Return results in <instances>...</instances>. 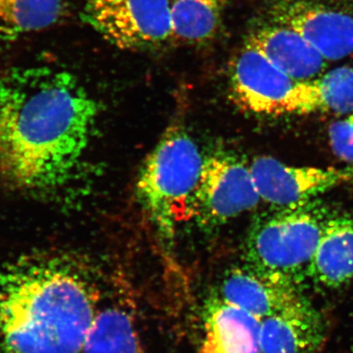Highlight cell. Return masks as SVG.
Returning <instances> with one entry per match:
<instances>
[{
	"label": "cell",
	"mask_w": 353,
	"mask_h": 353,
	"mask_svg": "<svg viewBox=\"0 0 353 353\" xmlns=\"http://www.w3.org/2000/svg\"><path fill=\"white\" fill-rule=\"evenodd\" d=\"M81 18L120 50L153 51L174 43L170 0H85Z\"/></svg>",
	"instance_id": "cell-5"
},
{
	"label": "cell",
	"mask_w": 353,
	"mask_h": 353,
	"mask_svg": "<svg viewBox=\"0 0 353 353\" xmlns=\"http://www.w3.org/2000/svg\"><path fill=\"white\" fill-rule=\"evenodd\" d=\"M301 113L353 111V67L341 66L314 80L301 82Z\"/></svg>",
	"instance_id": "cell-17"
},
{
	"label": "cell",
	"mask_w": 353,
	"mask_h": 353,
	"mask_svg": "<svg viewBox=\"0 0 353 353\" xmlns=\"http://www.w3.org/2000/svg\"><path fill=\"white\" fill-rule=\"evenodd\" d=\"M82 353H141L134 318L121 306L99 310Z\"/></svg>",
	"instance_id": "cell-16"
},
{
	"label": "cell",
	"mask_w": 353,
	"mask_h": 353,
	"mask_svg": "<svg viewBox=\"0 0 353 353\" xmlns=\"http://www.w3.org/2000/svg\"><path fill=\"white\" fill-rule=\"evenodd\" d=\"M332 214L328 205L316 199L259 215L246 241V266L265 278L299 288L307 279Z\"/></svg>",
	"instance_id": "cell-3"
},
{
	"label": "cell",
	"mask_w": 353,
	"mask_h": 353,
	"mask_svg": "<svg viewBox=\"0 0 353 353\" xmlns=\"http://www.w3.org/2000/svg\"><path fill=\"white\" fill-rule=\"evenodd\" d=\"M269 60L296 82L318 78L327 60L301 34L285 26L264 21L248 34Z\"/></svg>",
	"instance_id": "cell-11"
},
{
	"label": "cell",
	"mask_w": 353,
	"mask_h": 353,
	"mask_svg": "<svg viewBox=\"0 0 353 353\" xmlns=\"http://www.w3.org/2000/svg\"><path fill=\"white\" fill-rule=\"evenodd\" d=\"M307 279L315 284L340 289L353 281V211L333 214L327 221Z\"/></svg>",
	"instance_id": "cell-13"
},
{
	"label": "cell",
	"mask_w": 353,
	"mask_h": 353,
	"mask_svg": "<svg viewBox=\"0 0 353 353\" xmlns=\"http://www.w3.org/2000/svg\"><path fill=\"white\" fill-rule=\"evenodd\" d=\"M199 148L181 126H172L146 158L137 190L162 240L171 243L192 218V199L203 164Z\"/></svg>",
	"instance_id": "cell-4"
},
{
	"label": "cell",
	"mask_w": 353,
	"mask_h": 353,
	"mask_svg": "<svg viewBox=\"0 0 353 353\" xmlns=\"http://www.w3.org/2000/svg\"><path fill=\"white\" fill-rule=\"evenodd\" d=\"M229 85L234 102L250 112L299 114V82L272 63L248 39L230 62Z\"/></svg>",
	"instance_id": "cell-7"
},
{
	"label": "cell",
	"mask_w": 353,
	"mask_h": 353,
	"mask_svg": "<svg viewBox=\"0 0 353 353\" xmlns=\"http://www.w3.org/2000/svg\"><path fill=\"white\" fill-rule=\"evenodd\" d=\"M65 0H0V34L16 37L43 31L66 13Z\"/></svg>",
	"instance_id": "cell-18"
},
{
	"label": "cell",
	"mask_w": 353,
	"mask_h": 353,
	"mask_svg": "<svg viewBox=\"0 0 353 353\" xmlns=\"http://www.w3.org/2000/svg\"><path fill=\"white\" fill-rule=\"evenodd\" d=\"M97 305L88 274L64 255L0 265V353H82Z\"/></svg>",
	"instance_id": "cell-2"
},
{
	"label": "cell",
	"mask_w": 353,
	"mask_h": 353,
	"mask_svg": "<svg viewBox=\"0 0 353 353\" xmlns=\"http://www.w3.org/2000/svg\"><path fill=\"white\" fill-rule=\"evenodd\" d=\"M301 34L327 61L353 54V15L318 0H276L267 20Z\"/></svg>",
	"instance_id": "cell-8"
},
{
	"label": "cell",
	"mask_w": 353,
	"mask_h": 353,
	"mask_svg": "<svg viewBox=\"0 0 353 353\" xmlns=\"http://www.w3.org/2000/svg\"><path fill=\"white\" fill-rule=\"evenodd\" d=\"M261 321L219 296L211 297L204 308L201 353H261Z\"/></svg>",
	"instance_id": "cell-12"
},
{
	"label": "cell",
	"mask_w": 353,
	"mask_h": 353,
	"mask_svg": "<svg viewBox=\"0 0 353 353\" xmlns=\"http://www.w3.org/2000/svg\"><path fill=\"white\" fill-rule=\"evenodd\" d=\"M350 119H352L353 121V114H352V115H350Z\"/></svg>",
	"instance_id": "cell-20"
},
{
	"label": "cell",
	"mask_w": 353,
	"mask_h": 353,
	"mask_svg": "<svg viewBox=\"0 0 353 353\" xmlns=\"http://www.w3.org/2000/svg\"><path fill=\"white\" fill-rule=\"evenodd\" d=\"M260 201L250 166L236 155L218 152L204 158L190 215L204 226H219Z\"/></svg>",
	"instance_id": "cell-6"
},
{
	"label": "cell",
	"mask_w": 353,
	"mask_h": 353,
	"mask_svg": "<svg viewBox=\"0 0 353 353\" xmlns=\"http://www.w3.org/2000/svg\"><path fill=\"white\" fill-rule=\"evenodd\" d=\"M231 0H170L174 43L199 46L212 41Z\"/></svg>",
	"instance_id": "cell-15"
},
{
	"label": "cell",
	"mask_w": 353,
	"mask_h": 353,
	"mask_svg": "<svg viewBox=\"0 0 353 353\" xmlns=\"http://www.w3.org/2000/svg\"><path fill=\"white\" fill-rule=\"evenodd\" d=\"M301 296L296 285L275 282L248 266L228 272L220 287V297L224 301L260 319L283 310Z\"/></svg>",
	"instance_id": "cell-14"
},
{
	"label": "cell",
	"mask_w": 353,
	"mask_h": 353,
	"mask_svg": "<svg viewBox=\"0 0 353 353\" xmlns=\"http://www.w3.org/2000/svg\"><path fill=\"white\" fill-rule=\"evenodd\" d=\"M250 168L260 199L277 208L313 201L353 178V169L288 166L270 157L254 158Z\"/></svg>",
	"instance_id": "cell-9"
},
{
	"label": "cell",
	"mask_w": 353,
	"mask_h": 353,
	"mask_svg": "<svg viewBox=\"0 0 353 353\" xmlns=\"http://www.w3.org/2000/svg\"><path fill=\"white\" fill-rule=\"evenodd\" d=\"M330 143L336 155L347 162H353V121L334 123L329 130Z\"/></svg>",
	"instance_id": "cell-19"
},
{
	"label": "cell",
	"mask_w": 353,
	"mask_h": 353,
	"mask_svg": "<svg viewBox=\"0 0 353 353\" xmlns=\"http://www.w3.org/2000/svg\"><path fill=\"white\" fill-rule=\"evenodd\" d=\"M99 105L73 74L19 66L0 75V176L16 189H52L87 150Z\"/></svg>",
	"instance_id": "cell-1"
},
{
	"label": "cell",
	"mask_w": 353,
	"mask_h": 353,
	"mask_svg": "<svg viewBox=\"0 0 353 353\" xmlns=\"http://www.w3.org/2000/svg\"><path fill=\"white\" fill-rule=\"evenodd\" d=\"M324 340L322 315L305 296L261 321V353H317Z\"/></svg>",
	"instance_id": "cell-10"
}]
</instances>
